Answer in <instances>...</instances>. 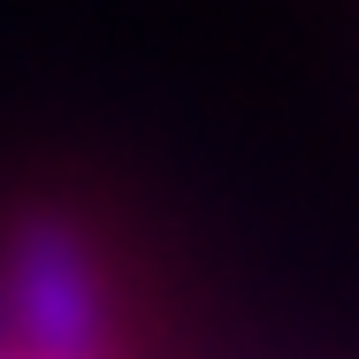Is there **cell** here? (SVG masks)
<instances>
[{
  "instance_id": "1",
  "label": "cell",
  "mask_w": 359,
  "mask_h": 359,
  "mask_svg": "<svg viewBox=\"0 0 359 359\" xmlns=\"http://www.w3.org/2000/svg\"><path fill=\"white\" fill-rule=\"evenodd\" d=\"M107 329L115 313L92 237L46 207L15 215L0 237V337H15L23 359H100Z\"/></svg>"
},
{
  "instance_id": "2",
  "label": "cell",
  "mask_w": 359,
  "mask_h": 359,
  "mask_svg": "<svg viewBox=\"0 0 359 359\" xmlns=\"http://www.w3.org/2000/svg\"><path fill=\"white\" fill-rule=\"evenodd\" d=\"M0 359H23V352H0Z\"/></svg>"
}]
</instances>
